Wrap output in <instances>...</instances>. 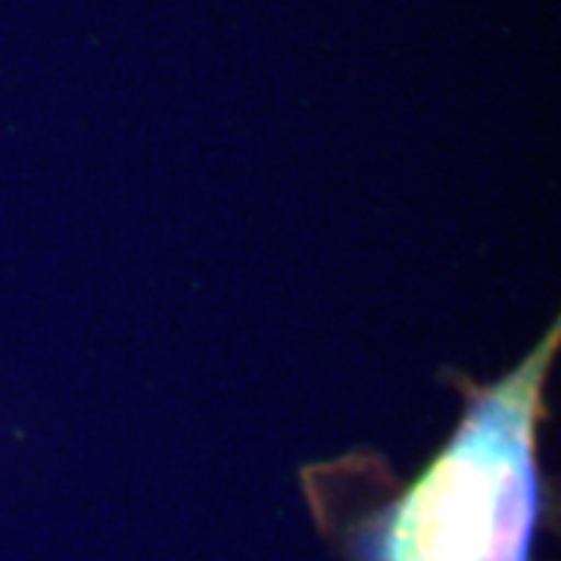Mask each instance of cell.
I'll return each instance as SVG.
<instances>
[{"instance_id":"1","label":"cell","mask_w":561,"mask_h":561,"mask_svg":"<svg viewBox=\"0 0 561 561\" xmlns=\"http://www.w3.org/2000/svg\"><path fill=\"white\" fill-rule=\"evenodd\" d=\"M559 341L552 324L490 383L446 368L443 381L461 397L459 424L412 481L371 449L302 468L309 512L343 561H534L556 518L540 431Z\"/></svg>"}]
</instances>
